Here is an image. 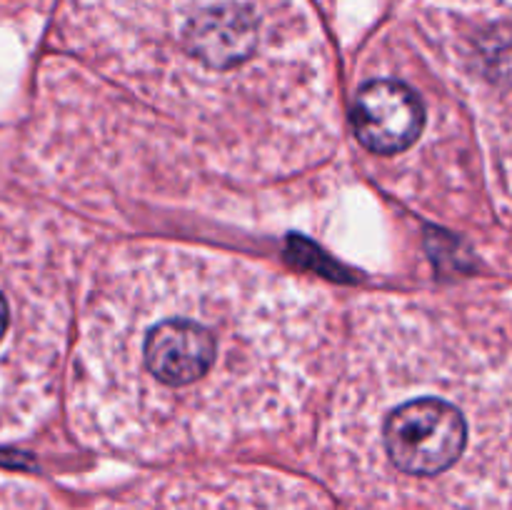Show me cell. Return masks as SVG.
<instances>
[{
  "label": "cell",
  "mask_w": 512,
  "mask_h": 510,
  "mask_svg": "<svg viewBox=\"0 0 512 510\" xmlns=\"http://www.w3.org/2000/svg\"><path fill=\"white\" fill-rule=\"evenodd\" d=\"M23 160L70 205L150 198L250 218L343 150L310 0H63Z\"/></svg>",
  "instance_id": "1"
},
{
  "label": "cell",
  "mask_w": 512,
  "mask_h": 510,
  "mask_svg": "<svg viewBox=\"0 0 512 510\" xmlns=\"http://www.w3.org/2000/svg\"><path fill=\"white\" fill-rule=\"evenodd\" d=\"M340 330L328 285L260 258L103 245L80 265L65 415L85 448L148 465L303 438Z\"/></svg>",
  "instance_id": "2"
},
{
  "label": "cell",
  "mask_w": 512,
  "mask_h": 510,
  "mask_svg": "<svg viewBox=\"0 0 512 510\" xmlns=\"http://www.w3.org/2000/svg\"><path fill=\"white\" fill-rule=\"evenodd\" d=\"M358 510H512V288L370 293L300 438Z\"/></svg>",
  "instance_id": "3"
},
{
  "label": "cell",
  "mask_w": 512,
  "mask_h": 510,
  "mask_svg": "<svg viewBox=\"0 0 512 510\" xmlns=\"http://www.w3.org/2000/svg\"><path fill=\"white\" fill-rule=\"evenodd\" d=\"M370 45L425 105L423 143L390 193L440 218L478 193L512 230V0H400Z\"/></svg>",
  "instance_id": "4"
},
{
  "label": "cell",
  "mask_w": 512,
  "mask_h": 510,
  "mask_svg": "<svg viewBox=\"0 0 512 510\" xmlns=\"http://www.w3.org/2000/svg\"><path fill=\"white\" fill-rule=\"evenodd\" d=\"M85 243L58 213L0 200V443L63 398Z\"/></svg>",
  "instance_id": "5"
},
{
  "label": "cell",
  "mask_w": 512,
  "mask_h": 510,
  "mask_svg": "<svg viewBox=\"0 0 512 510\" xmlns=\"http://www.w3.org/2000/svg\"><path fill=\"white\" fill-rule=\"evenodd\" d=\"M85 510H333L330 495L305 475L245 463L163 465Z\"/></svg>",
  "instance_id": "6"
},
{
  "label": "cell",
  "mask_w": 512,
  "mask_h": 510,
  "mask_svg": "<svg viewBox=\"0 0 512 510\" xmlns=\"http://www.w3.org/2000/svg\"><path fill=\"white\" fill-rule=\"evenodd\" d=\"M0 510H50V498L33 480L0 470Z\"/></svg>",
  "instance_id": "7"
}]
</instances>
